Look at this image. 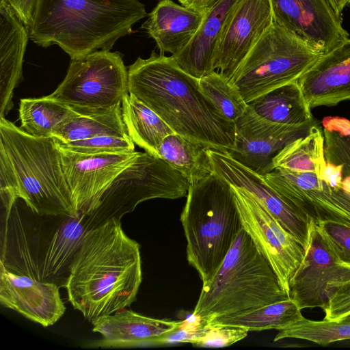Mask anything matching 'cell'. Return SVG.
<instances>
[{
    "mask_svg": "<svg viewBox=\"0 0 350 350\" xmlns=\"http://www.w3.org/2000/svg\"><path fill=\"white\" fill-rule=\"evenodd\" d=\"M142 281L140 245L111 219L86 233L64 287L90 323L130 306Z\"/></svg>",
    "mask_w": 350,
    "mask_h": 350,
    "instance_id": "1",
    "label": "cell"
},
{
    "mask_svg": "<svg viewBox=\"0 0 350 350\" xmlns=\"http://www.w3.org/2000/svg\"><path fill=\"white\" fill-rule=\"evenodd\" d=\"M129 93L153 110L175 133L207 148L228 152L234 123L221 118L200 89L199 79L171 56L152 51L128 68Z\"/></svg>",
    "mask_w": 350,
    "mask_h": 350,
    "instance_id": "2",
    "label": "cell"
},
{
    "mask_svg": "<svg viewBox=\"0 0 350 350\" xmlns=\"http://www.w3.org/2000/svg\"><path fill=\"white\" fill-rule=\"evenodd\" d=\"M147 16L139 0H36L27 29L38 46L57 45L73 59L110 51Z\"/></svg>",
    "mask_w": 350,
    "mask_h": 350,
    "instance_id": "3",
    "label": "cell"
},
{
    "mask_svg": "<svg viewBox=\"0 0 350 350\" xmlns=\"http://www.w3.org/2000/svg\"><path fill=\"white\" fill-rule=\"evenodd\" d=\"M0 188L40 215L77 217L53 137L32 136L0 118Z\"/></svg>",
    "mask_w": 350,
    "mask_h": 350,
    "instance_id": "4",
    "label": "cell"
},
{
    "mask_svg": "<svg viewBox=\"0 0 350 350\" xmlns=\"http://www.w3.org/2000/svg\"><path fill=\"white\" fill-rule=\"evenodd\" d=\"M180 219L188 262L205 286L243 228L231 185L214 172L191 183Z\"/></svg>",
    "mask_w": 350,
    "mask_h": 350,
    "instance_id": "5",
    "label": "cell"
},
{
    "mask_svg": "<svg viewBox=\"0 0 350 350\" xmlns=\"http://www.w3.org/2000/svg\"><path fill=\"white\" fill-rule=\"evenodd\" d=\"M289 298L267 260L242 228L213 279L202 286L192 316L208 321Z\"/></svg>",
    "mask_w": 350,
    "mask_h": 350,
    "instance_id": "6",
    "label": "cell"
},
{
    "mask_svg": "<svg viewBox=\"0 0 350 350\" xmlns=\"http://www.w3.org/2000/svg\"><path fill=\"white\" fill-rule=\"evenodd\" d=\"M321 55L301 37L274 22L230 80L248 104L278 87L297 81Z\"/></svg>",
    "mask_w": 350,
    "mask_h": 350,
    "instance_id": "7",
    "label": "cell"
},
{
    "mask_svg": "<svg viewBox=\"0 0 350 350\" xmlns=\"http://www.w3.org/2000/svg\"><path fill=\"white\" fill-rule=\"evenodd\" d=\"M189 180L163 159L141 152L114 179L96 208L86 215L90 229L134 211L141 202L154 198L187 196Z\"/></svg>",
    "mask_w": 350,
    "mask_h": 350,
    "instance_id": "8",
    "label": "cell"
},
{
    "mask_svg": "<svg viewBox=\"0 0 350 350\" xmlns=\"http://www.w3.org/2000/svg\"><path fill=\"white\" fill-rule=\"evenodd\" d=\"M122 57L118 51L99 50L70 59L64 79L46 96L77 112L121 104L129 94Z\"/></svg>",
    "mask_w": 350,
    "mask_h": 350,
    "instance_id": "9",
    "label": "cell"
},
{
    "mask_svg": "<svg viewBox=\"0 0 350 350\" xmlns=\"http://www.w3.org/2000/svg\"><path fill=\"white\" fill-rule=\"evenodd\" d=\"M231 186L243 229L267 260L288 294L290 281L304 258V247L253 195L244 189Z\"/></svg>",
    "mask_w": 350,
    "mask_h": 350,
    "instance_id": "10",
    "label": "cell"
},
{
    "mask_svg": "<svg viewBox=\"0 0 350 350\" xmlns=\"http://www.w3.org/2000/svg\"><path fill=\"white\" fill-rule=\"evenodd\" d=\"M304 249L302 261L289 283V297L301 310L323 309L333 289L350 280V266L340 261L312 219Z\"/></svg>",
    "mask_w": 350,
    "mask_h": 350,
    "instance_id": "11",
    "label": "cell"
},
{
    "mask_svg": "<svg viewBox=\"0 0 350 350\" xmlns=\"http://www.w3.org/2000/svg\"><path fill=\"white\" fill-rule=\"evenodd\" d=\"M317 124V121L301 125L273 122L258 115L247 104L234 122V142L228 152L240 163L265 175L273 170L272 159L276 154Z\"/></svg>",
    "mask_w": 350,
    "mask_h": 350,
    "instance_id": "12",
    "label": "cell"
},
{
    "mask_svg": "<svg viewBox=\"0 0 350 350\" xmlns=\"http://www.w3.org/2000/svg\"><path fill=\"white\" fill-rule=\"evenodd\" d=\"M58 148V147H57ZM64 176L79 213L89 215L114 179L140 152L82 154L58 148Z\"/></svg>",
    "mask_w": 350,
    "mask_h": 350,
    "instance_id": "13",
    "label": "cell"
},
{
    "mask_svg": "<svg viewBox=\"0 0 350 350\" xmlns=\"http://www.w3.org/2000/svg\"><path fill=\"white\" fill-rule=\"evenodd\" d=\"M274 22L301 37L321 54L349 37L329 0H270Z\"/></svg>",
    "mask_w": 350,
    "mask_h": 350,
    "instance_id": "14",
    "label": "cell"
},
{
    "mask_svg": "<svg viewBox=\"0 0 350 350\" xmlns=\"http://www.w3.org/2000/svg\"><path fill=\"white\" fill-rule=\"evenodd\" d=\"M213 172L230 185L253 195L279 224L303 247L306 245L310 219L288 205L271 187L264 175L240 163L226 152L208 148Z\"/></svg>",
    "mask_w": 350,
    "mask_h": 350,
    "instance_id": "15",
    "label": "cell"
},
{
    "mask_svg": "<svg viewBox=\"0 0 350 350\" xmlns=\"http://www.w3.org/2000/svg\"><path fill=\"white\" fill-rule=\"evenodd\" d=\"M17 200L2 211L0 263L10 272L41 281L40 257L49 219L31 208H19Z\"/></svg>",
    "mask_w": 350,
    "mask_h": 350,
    "instance_id": "16",
    "label": "cell"
},
{
    "mask_svg": "<svg viewBox=\"0 0 350 350\" xmlns=\"http://www.w3.org/2000/svg\"><path fill=\"white\" fill-rule=\"evenodd\" d=\"M274 23L270 0H240L219 42L215 69L229 79Z\"/></svg>",
    "mask_w": 350,
    "mask_h": 350,
    "instance_id": "17",
    "label": "cell"
},
{
    "mask_svg": "<svg viewBox=\"0 0 350 350\" xmlns=\"http://www.w3.org/2000/svg\"><path fill=\"white\" fill-rule=\"evenodd\" d=\"M59 288L54 283L10 272L0 263L1 304L44 327L55 324L65 312Z\"/></svg>",
    "mask_w": 350,
    "mask_h": 350,
    "instance_id": "18",
    "label": "cell"
},
{
    "mask_svg": "<svg viewBox=\"0 0 350 350\" xmlns=\"http://www.w3.org/2000/svg\"><path fill=\"white\" fill-rule=\"evenodd\" d=\"M91 323L92 331L102 336L92 346L127 348L163 345L164 340L176 332L183 321L154 319L124 308Z\"/></svg>",
    "mask_w": 350,
    "mask_h": 350,
    "instance_id": "19",
    "label": "cell"
},
{
    "mask_svg": "<svg viewBox=\"0 0 350 350\" xmlns=\"http://www.w3.org/2000/svg\"><path fill=\"white\" fill-rule=\"evenodd\" d=\"M298 83L311 109L350 100V38L322 54Z\"/></svg>",
    "mask_w": 350,
    "mask_h": 350,
    "instance_id": "20",
    "label": "cell"
},
{
    "mask_svg": "<svg viewBox=\"0 0 350 350\" xmlns=\"http://www.w3.org/2000/svg\"><path fill=\"white\" fill-rule=\"evenodd\" d=\"M90 230L86 215L52 216L43 238L40 257V279L64 286L72 263L83 239Z\"/></svg>",
    "mask_w": 350,
    "mask_h": 350,
    "instance_id": "21",
    "label": "cell"
},
{
    "mask_svg": "<svg viewBox=\"0 0 350 350\" xmlns=\"http://www.w3.org/2000/svg\"><path fill=\"white\" fill-rule=\"evenodd\" d=\"M240 0H216L204 10V20L189 43L171 55L185 72L201 78L215 71L217 49L226 25Z\"/></svg>",
    "mask_w": 350,
    "mask_h": 350,
    "instance_id": "22",
    "label": "cell"
},
{
    "mask_svg": "<svg viewBox=\"0 0 350 350\" xmlns=\"http://www.w3.org/2000/svg\"><path fill=\"white\" fill-rule=\"evenodd\" d=\"M27 27L8 0H0V118L12 109L13 92L23 79Z\"/></svg>",
    "mask_w": 350,
    "mask_h": 350,
    "instance_id": "23",
    "label": "cell"
},
{
    "mask_svg": "<svg viewBox=\"0 0 350 350\" xmlns=\"http://www.w3.org/2000/svg\"><path fill=\"white\" fill-rule=\"evenodd\" d=\"M205 12L191 10L171 0L160 1L148 14L142 29L156 42L161 53H178L191 40Z\"/></svg>",
    "mask_w": 350,
    "mask_h": 350,
    "instance_id": "24",
    "label": "cell"
},
{
    "mask_svg": "<svg viewBox=\"0 0 350 350\" xmlns=\"http://www.w3.org/2000/svg\"><path fill=\"white\" fill-rule=\"evenodd\" d=\"M248 105L258 115L273 122L301 125L316 122L298 80L278 87Z\"/></svg>",
    "mask_w": 350,
    "mask_h": 350,
    "instance_id": "25",
    "label": "cell"
},
{
    "mask_svg": "<svg viewBox=\"0 0 350 350\" xmlns=\"http://www.w3.org/2000/svg\"><path fill=\"white\" fill-rule=\"evenodd\" d=\"M100 135L128 137L121 104L92 111L77 112L57 126L52 137L70 142Z\"/></svg>",
    "mask_w": 350,
    "mask_h": 350,
    "instance_id": "26",
    "label": "cell"
},
{
    "mask_svg": "<svg viewBox=\"0 0 350 350\" xmlns=\"http://www.w3.org/2000/svg\"><path fill=\"white\" fill-rule=\"evenodd\" d=\"M301 309L291 298L251 308L234 313L217 316L207 323L211 325L239 327L250 331L282 330L301 320Z\"/></svg>",
    "mask_w": 350,
    "mask_h": 350,
    "instance_id": "27",
    "label": "cell"
},
{
    "mask_svg": "<svg viewBox=\"0 0 350 350\" xmlns=\"http://www.w3.org/2000/svg\"><path fill=\"white\" fill-rule=\"evenodd\" d=\"M122 115L129 136L146 152L159 157L160 144L169 135L175 133L153 110L132 94H127L122 103Z\"/></svg>",
    "mask_w": 350,
    "mask_h": 350,
    "instance_id": "28",
    "label": "cell"
},
{
    "mask_svg": "<svg viewBox=\"0 0 350 350\" xmlns=\"http://www.w3.org/2000/svg\"><path fill=\"white\" fill-rule=\"evenodd\" d=\"M208 148L176 133L167 136L159 148V156L190 182L198 181L213 172Z\"/></svg>",
    "mask_w": 350,
    "mask_h": 350,
    "instance_id": "29",
    "label": "cell"
},
{
    "mask_svg": "<svg viewBox=\"0 0 350 350\" xmlns=\"http://www.w3.org/2000/svg\"><path fill=\"white\" fill-rule=\"evenodd\" d=\"M326 164L324 135L318 124L306 135L285 146L272 159L273 170L313 172L321 178Z\"/></svg>",
    "mask_w": 350,
    "mask_h": 350,
    "instance_id": "30",
    "label": "cell"
},
{
    "mask_svg": "<svg viewBox=\"0 0 350 350\" xmlns=\"http://www.w3.org/2000/svg\"><path fill=\"white\" fill-rule=\"evenodd\" d=\"M18 111L21 129L30 135L42 137H52L57 126L77 113L46 96L21 99Z\"/></svg>",
    "mask_w": 350,
    "mask_h": 350,
    "instance_id": "31",
    "label": "cell"
},
{
    "mask_svg": "<svg viewBox=\"0 0 350 350\" xmlns=\"http://www.w3.org/2000/svg\"><path fill=\"white\" fill-rule=\"evenodd\" d=\"M200 89L217 114L234 123L245 112L247 103L238 88L223 74L213 71L199 79Z\"/></svg>",
    "mask_w": 350,
    "mask_h": 350,
    "instance_id": "32",
    "label": "cell"
},
{
    "mask_svg": "<svg viewBox=\"0 0 350 350\" xmlns=\"http://www.w3.org/2000/svg\"><path fill=\"white\" fill-rule=\"evenodd\" d=\"M284 338L301 339L320 345L350 340V316L338 321H313L303 317L280 330L273 341Z\"/></svg>",
    "mask_w": 350,
    "mask_h": 350,
    "instance_id": "33",
    "label": "cell"
},
{
    "mask_svg": "<svg viewBox=\"0 0 350 350\" xmlns=\"http://www.w3.org/2000/svg\"><path fill=\"white\" fill-rule=\"evenodd\" d=\"M323 125L326 161L340 165L342 177L350 176V120L328 117Z\"/></svg>",
    "mask_w": 350,
    "mask_h": 350,
    "instance_id": "34",
    "label": "cell"
},
{
    "mask_svg": "<svg viewBox=\"0 0 350 350\" xmlns=\"http://www.w3.org/2000/svg\"><path fill=\"white\" fill-rule=\"evenodd\" d=\"M313 208V220L336 219L350 225V191L340 186L331 187L326 182L322 189L308 192Z\"/></svg>",
    "mask_w": 350,
    "mask_h": 350,
    "instance_id": "35",
    "label": "cell"
},
{
    "mask_svg": "<svg viewBox=\"0 0 350 350\" xmlns=\"http://www.w3.org/2000/svg\"><path fill=\"white\" fill-rule=\"evenodd\" d=\"M53 139L58 148L82 154L135 152V143L130 137L100 135L70 142H62L55 138Z\"/></svg>",
    "mask_w": 350,
    "mask_h": 350,
    "instance_id": "36",
    "label": "cell"
},
{
    "mask_svg": "<svg viewBox=\"0 0 350 350\" xmlns=\"http://www.w3.org/2000/svg\"><path fill=\"white\" fill-rule=\"evenodd\" d=\"M316 223L337 258L350 266V225L332 219H320Z\"/></svg>",
    "mask_w": 350,
    "mask_h": 350,
    "instance_id": "37",
    "label": "cell"
},
{
    "mask_svg": "<svg viewBox=\"0 0 350 350\" xmlns=\"http://www.w3.org/2000/svg\"><path fill=\"white\" fill-rule=\"evenodd\" d=\"M248 332L247 329L242 327L211 325L206 321L201 334L191 344L198 347H228L245 338Z\"/></svg>",
    "mask_w": 350,
    "mask_h": 350,
    "instance_id": "38",
    "label": "cell"
},
{
    "mask_svg": "<svg viewBox=\"0 0 350 350\" xmlns=\"http://www.w3.org/2000/svg\"><path fill=\"white\" fill-rule=\"evenodd\" d=\"M324 319L338 321L350 316V280L336 286L327 298Z\"/></svg>",
    "mask_w": 350,
    "mask_h": 350,
    "instance_id": "39",
    "label": "cell"
},
{
    "mask_svg": "<svg viewBox=\"0 0 350 350\" xmlns=\"http://www.w3.org/2000/svg\"><path fill=\"white\" fill-rule=\"evenodd\" d=\"M19 18L28 28L36 0H8Z\"/></svg>",
    "mask_w": 350,
    "mask_h": 350,
    "instance_id": "40",
    "label": "cell"
},
{
    "mask_svg": "<svg viewBox=\"0 0 350 350\" xmlns=\"http://www.w3.org/2000/svg\"><path fill=\"white\" fill-rule=\"evenodd\" d=\"M321 178L331 187L341 186L342 176L340 165L327 162Z\"/></svg>",
    "mask_w": 350,
    "mask_h": 350,
    "instance_id": "41",
    "label": "cell"
},
{
    "mask_svg": "<svg viewBox=\"0 0 350 350\" xmlns=\"http://www.w3.org/2000/svg\"><path fill=\"white\" fill-rule=\"evenodd\" d=\"M179 3L193 10L204 12L216 0H178Z\"/></svg>",
    "mask_w": 350,
    "mask_h": 350,
    "instance_id": "42",
    "label": "cell"
},
{
    "mask_svg": "<svg viewBox=\"0 0 350 350\" xmlns=\"http://www.w3.org/2000/svg\"><path fill=\"white\" fill-rule=\"evenodd\" d=\"M338 15L341 16L342 12L347 5L345 0H329Z\"/></svg>",
    "mask_w": 350,
    "mask_h": 350,
    "instance_id": "43",
    "label": "cell"
},
{
    "mask_svg": "<svg viewBox=\"0 0 350 350\" xmlns=\"http://www.w3.org/2000/svg\"><path fill=\"white\" fill-rule=\"evenodd\" d=\"M347 5H350V0H345Z\"/></svg>",
    "mask_w": 350,
    "mask_h": 350,
    "instance_id": "44",
    "label": "cell"
},
{
    "mask_svg": "<svg viewBox=\"0 0 350 350\" xmlns=\"http://www.w3.org/2000/svg\"><path fill=\"white\" fill-rule=\"evenodd\" d=\"M163 1V0H159V1Z\"/></svg>",
    "mask_w": 350,
    "mask_h": 350,
    "instance_id": "45",
    "label": "cell"
}]
</instances>
